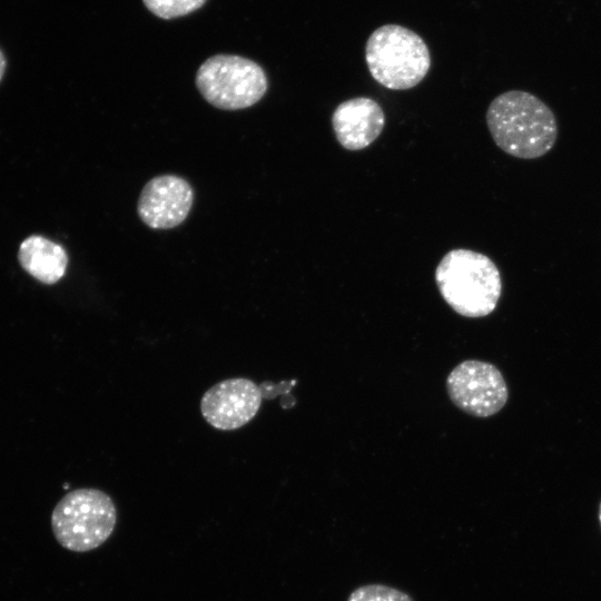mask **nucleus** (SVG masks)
<instances>
[{
	"label": "nucleus",
	"mask_w": 601,
	"mask_h": 601,
	"mask_svg": "<svg viewBox=\"0 0 601 601\" xmlns=\"http://www.w3.org/2000/svg\"><path fill=\"white\" fill-rule=\"evenodd\" d=\"M446 390L459 408L476 417L496 414L509 397L500 370L479 359H467L455 366L447 376Z\"/></svg>",
	"instance_id": "423d86ee"
},
{
	"label": "nucleus",
	"mask_w": 601,
	"mask_h": 601,
	"mask_svg": "<svg viewBox=\"0 0 601 601\" xmlns=\"http://www.w3.org/2000/svg\"><path fill=\"white\" fill-rule=\"evenodd\" d=\"M263 390L246 377H233L209 387L200 400V412L206 422L221 431L237 430L257 414Z\"/></svg>",
	"instance_id": "0eeeda50"
},
{
	"label": "nucleus",
	"mask_w": 601,
	"mask_h": 601,
	"mask_svg": "<svg viewBox=\"0 0 601 601\" xmlns=\"http://www.w3.org/2000/svg\"><path fill=\"white\" fill-rule=\"evenodd\" d=\"M365 59L372 77L392 90L415 87L431 67L430 51L423 39L398 24L382 26L370 36Z\"/></svg>",
	"instance_id": "7ed1b4c3"
},
{
	"label": "nucleus",
	"mask_w": 601,
	"mask_h": 601,
	"mask_svg": "<svg viewBox=\"0 0 601 601\" xmlns=\"http://www.w3.org/2000/svg\"><path fill=\"white\" fill-rule=\"evenodd\" d=\"M4 69H6V59L2 51L0 50V80L2 79Z\"/></svg>",
	"instance_id": "ddd939ff"
},
{
	"label": "nucleus",
	"mask_w": 601,
	"mask_h": 601,
	"mask_svg": "<svg viewBox=\"0 0 601 601\" xmlns=\"http://www.w3.org/2000/svg\"><path fill=\"white\" fill-rule=\"evenodd\" d=\"M18 259L28 274L47 285L59 282L68 266L65 248L38 235L30 236L21 243Z\"/></svg>",
	"instance_id": "9d476101"
},
{
	"label": "nucleus",
	"mask_w": 601,
	"mask_h": 601,
	"mask_svg": "<svg viewBox=\"0 0 601 601\" xmlns=\"http://www.w3.org/2000/svg\"><path fill=\"white\" fill-rule=\"evenodd\" d=\"M599 521H600V524H601V502H600V505H599Z\"/></svg>",
	"instance_id": "4468645a"
},
{
	"label": "nucleus",
	"mask_w": 601,
	"mask_h": 601,
	"mask_svg": "<svg viewBox=\"0 0 601 601\" xmlns=\"http://www.w3.org/2000/svg\"><path fill=\"white\" fill-rule=\"evenodd\" d=\"M347 601H413L406 593L382 584L357 588Z\"/></svg>",
	"instance_id": "f8f14e48"
},
{
	"label": "nucleus",
	"mask_w": 601,
	"mask_h": 601,
	"mask_svg": "<svg viewBox=\"0 0 601 601\" xmlns=\"http://www.w3.org/2000/svg\"><path fill=\"white\" fill-rule=\"evenodd\" d=\"M117 509L106 492L82 487L68 492L56 504L51 529L58 543L73 552L100 546L114 532Z\"/></svg>",
	"instance_id": "20e7f679"
},
{
	"label": "nucleus",
	"mask_w": 601,
	"mask_h": 601,
	"mask_svg": "<svg viewBox=\"0 0 601 601\" xmlns=\"http://www.w3.org/2000/svg\"><path fill=\"white\" fill-rule=\"evenodd\" d=\"M193 201L194 190L186 179L176 175H160L144 186L137 214L152 229H170L187 218Z\"/></svg>",
	"instance_id": "6e6552de"
},
{
	"label": "nucleus",
	"mask_w": 601,
	"mask_h": 601,
	"mask_svg": "<svg viewBox=\"0 0 601 601\" xmlns=\"http://www.w3.org/2000/svg\"><path fill=\"white\" fill-rule=\"evenodd\" d=\"M195 82L203 98L223 110L252 107L268 88L266 73L257 62L226 53L206 59L196 72Z\"/></svg>",
	"instance_id": "39448f33"
},
{
	"label": "nucleus",
	"mask_w": 601,
	"mask_h": 601,
	"mask_svg": "<svg viewBox=\"0 0 601 601\" xmlns=\"http://www.w3.org/2000/svg\"><path fill=\"white\" fill-rule=\"evenodd\" d=\"M435 282L444 300L457 314L483 317L491 314L502 293L494 262L470 249H453L439 263Z\"/></svg>",
	"instance_id": "f03ea898"
},
{
	"label": "nucleus",
	"mask_w": 601,
	"mask_h": 601,
	"mask_svg": "<svg viewBox=\"0 0 601 601\" xmlns=\"http://www.w3.org/2000/svg\"><path fill=\"white\" fill-rule=\"evenodd\" d=\"M332 124L338 142L348 150L370 146L382 132L385 116L375 100L366 97L348 99L333 112Z\"/></svg>",
	"instance_id": "1a4fd4ad"
},
{
	"label": "nucleus",
	"mask_w": 601,
	"mask_h": 601,
	"mask_svg": "<svg viewBox=\"0 0 601 601\" xmlns=\"http://www.w3.org/2000/svg\"><path fill=\"white\" fill-rule=\"evenodd\" d=\"M486 125L497 147L520 159L544 156L558 138L552 109L523 90H509L495 97L486 111Z\"/></svg>",
	"instance_id": "f257e3e1"
},
{
	"label": "nucleus",
	"mask_w": 601,
	"mask_h": 601,
	"mask_svg": "<svg viewBox=\"0 0 601 601\" xmlns=\"http://www.w3.org/2000/svg\"><path fill=\"white\" fill-rule=\"evenodd\" d=\"M146 8L165 20L187 16L201 8L207 0H142Z\"/></svg>",
	"instance_id": "9b49d317"
}]
</instances>
